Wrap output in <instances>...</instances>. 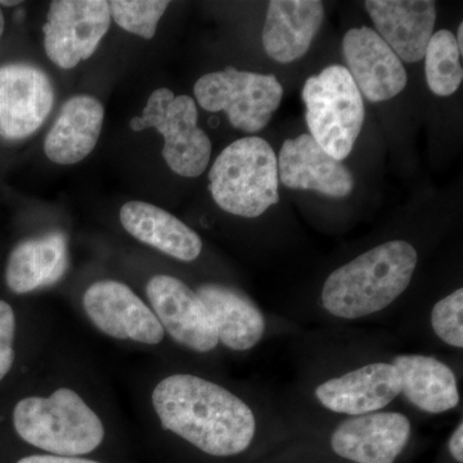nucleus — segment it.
<instances>
[{
	"mask_svg": "<svg viewBox=\"0 0 463 463\" xmlns=\"http://www.w3.org/2000/svg\"><path fill=\"white\" fill-rule=\"evenodd\" d=\"M456 42L457 45H458L459 52H463V25L458 26V30H457V36H456Z\"/></svg>",
	"mask_w": 463,
	"mask_h": 463,
	"instance_id": "nucleus-29",
	"label": "nucleus"
},
{
	"mask_svg": "<svg viewBox=\"0 0 463 463\" xmlns=\"http://www.w3.org/2000/svg\"><path fill=\"white\" fill-rule=\"evenodd\" d=\"M279 179L291 190L316 191L330 197H346L354 190V176L343 161L328 155L310 134L282 145Z\"/></svg>",
	"mask_w": 463,
	"mask_h": 463,
	"instance_id": "nucleus-15",
	"label": "nucleus"
},
{
	"mask_svg": "<svg viewBox=\"0 0 463 463\" xmlns=\"http://www.w3.org/2000/svg\"><path fill=\"white\" fill-rule=\"evenodd\" d=\"M17 463H99L80 457H65L54 455H33L24 457Z\"/></svg>",
	"mask_w": 463,
	"mask_h": 463,
	"instance_id": "nucleus-27",
	"label": "nucleus"
},
{
	"mask_svg": "<svg viewBox=\"0 0 463 463\" xmlns=\"http://www.w3.org/2000/svg\"><path fill=\"white\" fill-rule=\"evenodd\" d=\"M196 292L212 317L219 343L225 347L234 352H246L263 339V313L239 289L219 283H205Z\"/></svg>",
	"mask_w": 463,
	"mask_h": 463,
	"instance_id": "nucleus-20",
	"label": "nucleus"
},
{
	"mask_svg": "<svg viewBox=\"0 0 463 463\" xmlns=\"http://www.w3.org/2000/svg\"><path fill=\"white\" fill-rule=\"evenodd\" d=\"M397 368L385 362L362 365L316 388V398L331 412L346 416L380 412L401 395Z\"/></svg>",
	"mask_w": 463,
	"mask_h": 463,
	"instance_id": "nucleus-14",
	"label": "nucleus"
},
{
	"mask_svg": "<svg viewBox=\"0 0 463 463\" xmlns=\"http://www.w3.org/2000/svg\"><path fill=\"white\" fill-rule=\"evenodd\" d=\"M83 307L96 328L114 339L158 345L165 337L151 307L123 282H94L85 289Z\"/></svg>",
	"mask_w": 463,
	"mask_h": 463,
	"instance_id": "nucleus-9",
	"label": "nucleus"
},
{
	"mask_svg": "<svg viewBox=\"0 0 463 463\" xmlns=\"http://www.w3.org/2000/svg\"><path fill=\"white\" fill-rule=\"evenodd\" d=\"M12 421L24 441L54 456L88 455L105 439L99 414L69 388L57 389L50 397L21 399Z\"/></svg>",
	"mask_w": 463,
	"mask_h": 463,
	"instance_id": "nucleus-3",
	"label": "nucleus"
},
{
	"mask_svg": "<svg viewBox=\"0 0 463 463\" xmlns=\"http://www.w3.org/2000/svg\"><path fill=\"white\" fill-rule=\"evenodd\" d=\"M103 120L105 109L96 97L85 94L71 97L45 137V155L58 165L80 163L96 148Z\"/></svg>",
	"mask_w": 463,
	"mask_h": 463,
	"instance_id": "nucleus-18",
	"label": "nucleus"
},
{
	"mask_svg": "<svg viewBox=\"0 0 463 463\" xmlns=\"http://www.w3.org/2000/svg\"><path fill=\"white\" fill-rule=\"evenodd\" d=\"M343 54L356 88L371 102L394 99L408 83L403 63L371 27L349 30L343 39Z\"/></svg>",
	"mask_w": 463,
	"mask_h": 463,
	"instance_id": "nucleus-13",
	"label": "nucleus"
},
{
	"mask_svg": "<svg viewBox=\"0 0 463 463\" xmlns=\"http://www.w3.org/2000/svg\"><path fill=\"white\" fill-rule=\"evenodd\" d=\"M69 264L65 234L51 232L21 241L14 246L5 268V282L14 294H30L60 282Z\"/></svg>",
	"mask_w": 463,
	"mask_h": 463,
	"instance_id": "nucleus-19",
	"label": "nucleus"
},
{
	"mask_svg": "<svg viewBox=\"0 0 463 463\" xmlns=\"http://www.w3.org/2000/svg\"><path fill=\"white\" fill-rule=\"evenodd\" d=\"M392 364L401 376L403 395L422 412L440 414L455 410L459 403V390L452 368L434 358L421 354H402Z\"/></svg>",
	"mask_w": 463,
	"mask_h": 463,
	"instance_id": "nucleus-22",
	"label": "nucleus"
},
{
	"mask_svg": "<svg viewBox=\"0 0 463 463\" xmlns=\"http://www.w3.org/2000/svg\"><path fill=\"white\" fill-rule=\"evenodd\" d=\"M14 335L16 315L7 301L0 300V381L5 379L14 364Z\"/></svg>",
	"mask_w": 463,
	"mask_h": 463,
	"instance_id": "nucleus-26",
	"label": "nucleus"
},
{
	"mask_svg": "<svg viewBox=\"0 0 463 463\" xmlns=\"http://www.w3.org/2000/svg\"><path fill=\"white\" fill-rule=\"evenodd\" d=\"M146 294L164 331L179 345L196 353H210L218 346V335L205 304L181 279L157 274L149 279Z\"/></svg>",
	"mask_w": 463,
	"mask_h": 463,
	"instance_id": "nucleus-10",
	"label": "nucleus"
},
{
	"mask_svg": "<svg viewBox=\"0 0 463 463\" xmlns=\"http://www.w3.org/2000/svg\"><path fill=\"white\" fill-rule=\"evenodd\" d=\"M365 11L377 33L399 60L419 62L434 33L437 5L431 0H368Z\"/></svg>",
	"mask_w": 463,
	"mask_h": 463,
	"instance_id": "nucleus-16",
	"label": "nucleus"
},
{
	"mask_svg": "<svg viewBox=\"0 0 463 463\" xmlns=\"http://www.w3.org/2000/svg\"><path fill=\"white\" fill-rule=\"evenodd\" d=\"M194 91L201 108L225 112L232 127L245 133L263 130L283 99L276 76L239 71L232 66L201 76Z\"/></svg>",
	"mask_w": 463,
	"mask_h": 463,
	"instance_id": "nucleus-7",
	"label": "nucleus"
},
{
	"mask_svg": "<svg viewBox=\"0 0 463 463\" xmlns=\"http://www.w3.org/2000/svg\"><path fill=\"white\" fill-rule=\"evenodd\" d=\"M111 25L105 0H56L43 26L44 50L60 69H74L93 56Z\"/></svg>",
	"mask_w": 463,
	"mask_h": 463,
	"instance_id": "nucleus-8",
	"label": "nucleus"
},
{
	"mask_svg": "<svg viewBox=\"0 0 463 463\" xmlns=\"http://www.w3.org/2000/svg\"><path fill=\"white\" fill-rule=\"evenodd\" d=\"M448 448H449L450 456L455 458L456 462L462 463L463 462V422L459 421L458 425L453 431V434L450 435L449 443H448Z\"/></svg>",
	"mask_w": 463,
	"mask_h": 463,
	"instance_id": "nucleus-28",
	"label": "nucleus"
},
{
	"mask_svg": "<svg viewBox=\"0 0 463 463\" xmlns=\"http://www.w3.org/2000/svg\"><path fill=\"white\" fill-rule=\"evenodd\" d=\"M325 20L318 0H273L268 3L263 47L279 63H291L309 51Z\"/></svg>",
	"mask_w": 463,
	"mask_h": 463,
	"instance_id": "nucleus-17",
	"label": "nucleus"
},
{
	"mask_svg": "<svg viewBox=\"0 0 463 463\" xmlns=\"http://www.w3.org/2000/svg\"><path fill=\"white\" fill-rule=\"evenodd\" d=\"M196 102L178 96L167 88H158L149 96L142 116L133 118L134 132L155 128L164 137L163 156L167 166L184 178H196L205 172L212 158V141L197 125Z\"/></svg>",
	"mask_w": 463,
	"mask_h": 463,
	"instance_id": "nucleus-6",
	"label": "nucleus"
},
{
	"mask_svg": "<svg viewBox=\"0 0 463 463\" xmlns=\"http://www.w3.org/2000/svg\"><path fill=\"white\" fill-rule=\"evenodd\" d=\"M51 79L39 67L11 63L0 67V136L27 138L41 129L53 108Z\"/></svg>",
	"mask_w": 463,
	"mask_h": 463,
	"instance_id": "nucleus-11",
	"label": "nucleus"
},
{
	"mask_svg": "<svg viewBox=\"0 0 463 463\" xmlns=\"http://www.w3.org/2000/svg\"><path fill=\"white\" fill-rule=\"evenodd\" d=\"M310 136L328 155L343 161L354 147L364 123L361 91L345 67H326L303 87Z\"/></svg>",
	"mask_w": 463,
	"mask_h": 463,
	"instance_id": "nucleus-5",
	"label": "nucleus"
},
{
	"mask_svg": "<svg viewBox=\"0 0 463 463\" xmlns=\"http://www.w3.org/2000/svg\"><path fill=\"white\" fill-rule=\"evenodd\" d=\"M17 5H21V2H0V5H7V7H14Z\"/></svg>",
	"mask_w": 463,
	"mask_h": 463,
	"instance_id": "nucleus-31",
	"label": "nucleus"
},
{
	"mask_svg": "<svg viewBox=\"0 0 463 463\" xmlns=\"http://www.w3.org/2000/svg\"><path fill=\"white\" fill-rule=\"evenodd\" d=\"M170 2L166 0H112L109 2V14L116 24L143 39L154 38L158 23Z\"/></svg>",
	"mask_w": 463,
	"mask_h": 463,
	"instance_id": "nucleus-24",
	"label": "nucleus"
},
{
	"mask_svg": "<svg viewBox=\"0 0 463 463\" xmlns=\"http://www.w3.org/2000/svg\"><path fill=\"white\" fill-rule=\"evenodd\" d=\"M3 33H5V16H3L2 9H0V39H2Z\"/></svg>",
	"mask_w": 463,
	"mask_h": 463,
	"instance_id": "nucleus-30",
	"label": "nucleus"
},
{
	"mask_svg": "<svg viewBox=\"0 0 463 463\" xmlns=\"http://www.w3.org/2000/svg\"><path fill=\"white\" fill-rule=\"evenodd\" d=\"M151 401L166 431L209 456L240 455L257 434L255 414L242 399L194 374L176 373L161 380Z\"/></svg>",
	"mask_w": 463,
	"mask_h": 463,
	"instance_id": "nucleus-1",
	"label": "nucleus"
},
{
	"mask_svg": "<svg viewBox=\"0 0 463 463\" xmlns=\"http://www.w3.org/2000/svg\"><path fill=\"white\" fill-rule=\"evenodd\" d=\"M120 222L134 239L176 260L190 263L203 251V241L196 232L166 210L145 201L124 203Z\"/></svg>",
	"mask_w": 463,
	"mask_h": 463,
	"instance_id": "nucleus-21",
	"label": "nucleus"
},
{
	"mask_svg": "<svg viewBox=\"0 0 463 463\" xmlns=\"http://www.w3.org/2000/svg\"><path fill=\"white\" fill-rule=\"evenodd\" d=\"M216 205L232 215L258 218L279 201V161L269 143L246 137L216 157L209 172Z\"/></svg>",
	"mask_w": 463,
	"mask_h": 463,
	"instance_id": "nucleus-4",
	"label": "nucleus"
},
{
	"mask_svg": "<svg viewBox=\"0 0 463 463\" xmlns=\"http://www.w3.org/2000/svg\"><path fill=\"white\" fill-rule=\"evenodd\" d=\"M431 327L447 345L463 347V289L439 300L431 312Z\"/></svg>",
	"mask_w": 463,
	"mask_h": 463,
	"instance_id": "nucleus-25",
	"label": "nucleus"
},
{
	"mask_svg": "<svg viewBox=\"0 0 463 463\" xmlns=\"http://www.w3.org/2000/svg\"><path fill=\"white\" fill-rule=\"evenodd\" d=\"M423 58L426 81L432 93L439 97L455 94L463 80L462 53L455 33L446 29L432 33Z\"/></svg>",
	"mask_w": 463,
	"mask_h": 463,
	"instance_id": "nucleus-23",
	"label": "nucleus"
},
{
	"mask_svg": "<svg viewBox=\"0 0 463 463\" xmlns=\"http://www.w3.org/2000/svg\"><path fill=\"white\" fill-rule=\"evenodd\" d=\"M410 419L399 412L352 416L335 428L331 448L353 463H394L411 438Z\"/></svg>",
	"mask_w": 463,
	"mask_h": 463,
	"instance_id": "nucleus-12",
	"label": "nucleus"
},
{
	"mask_svg": "<svg viewBox=\"0 0 463 463\" xmlns=\"http://www.w3.org/2000/svg\"><path fill=\"white\" fill-rule=\"evenodd\" d=\"M419 255L407 241H389L337 268L323 285L322 306L331 316L359 319L392 306L408 288Z\"/></svg>",
	"mask_w": 463,
	"mask_h": 463,
	"instance_id": "nucleus-2",
	"label": "nucleus"
}]
</instances>
